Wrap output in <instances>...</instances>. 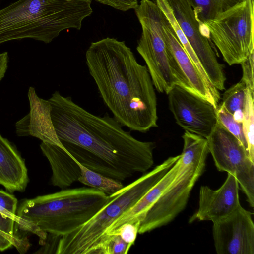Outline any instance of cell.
<instances>
[{
	"mask_svg": "<svg viewBox=\"0 0 254 254\" xmlns=\"http://www.w3.org/2000/svg\"><path fill=\"white\" fill-rule=\"evenodd\" d=\"M169 109L185 131L207 138L217 122L216 109L209 101L180 85L167 93Z\"/></svg>",
	"mask_w": 254,
	"mask_h": 254,
	"instance_id": "11",
	"label": "cell"
},
{
	"mask_svg": "<svg viewBox=\"0 0 254 254\" xmlns=\"http://www.w3.org/2000/svg\"><path fill=\"white\" fill-rule=\"evenodd\" d=\"M131 245L125 242L118 235H109L104 243L98 254H126Z\"/></svg>",
	"mask_w": 254,
	"mask_h": 254,
	"instance_id": "25",
	"label": "cell"
},
{
	"mask_svg": "<svg viewBox=\"0 0 254 254\" xmlns=\"http://www.w3.org/2000/svg\"><path fill=\"white\" fill-rule=\"evenodd\" d=\"M90 0H19L0 10V44L32 38L49 43L63 30H80Z\"/></svg>",
	"mask_w": 254,
	"mask_h": 254,
	"instance_id": "4",
	"label": "cell"
},
{
	"mask_svg": "<svg viewBox=\"0 0 254 254\" xmlns=\"http://www.w3.org/2000/svg\"><path fill=\"white\" fill-rule=\"evenodd\" d=\"M247 89V87L245 83L240 80L224 92L220 104L231 114L236 110H244Z\"/></svg>",
	"mask_w": 254,
	"mask_h": 254,
	"instance_id": "23",
	"label": "cell"
},
{
	"mask_svg": "<svg viewBox=\"0 0 254 254\" xmlns=\"http://www.w3.org/2000/svg\"><path fill=\"white\" fill-rule=\"evenodd\" d=\"M254 94L247 87L244 109V116L242 123L243 131L247 143L249 157L254 163Z\"/></svg>",
	"mask_w": 254,
	"mask_h": 254,
	"instance_id": "22",
	"label": "cell"
},
{
	"mask_svg": "<svg viewBox=\"0 0 254 254\" xmlns=\"http://www.w3.org/2000/svg\"><path fill=\"white\" fill-rule=\"evenodd\" d=\"M28 183L24 159L16 147L0 134V184L13 192L24 191Z\"/></svg>",
	"mask_w": 254,
	"mask_h": 254,
	"instance_id": "16",
	"label": "cell"
},
{
	"mask_svg": "<svg viewBox=\"0 0 254 254\" xmlns=\"http://www.w3.org/2000/svg\"><path fill=\"white\" fill-rule=\"evenodd\" d=\"M180 155L170 157L115 193L91 218L71 233L60 237L56 254H98L107 239L106 232L120 216L133 206L172 167Z\"/></svg>",
	"mask_w": 254,
	"mask_h": 254,
	"instance_id": "5",
	"label": "cell"
},
{
	"mask_svg": "<svg viewBox=\"0 0 254 254\" xmlns=\"http://www.w3.org/2000/svg\"><path fill=\"white\" fill-rule=\"evenodd\" d=\"M216 116L217 120L230 133L241 142L247 151V143L242 124L236 122L233 119L232 114L229 113L221 104L218 105L217 107Z\"/></svg>",
	"mask_w": 254,
	"mask_h": 254,
	"instance_id": "24",
	"label": "cell"
},
{
	"mask_svg": "<svg viewBox=\"0 0 254 254\" xmlns=\"http://www.w3.org/2000/svg\"><path fill=\"white\" fill-rule=\"evenodd\" d=\"M239 190L236 178L229 173L218 189L214 190L207 186H201L198 208L190 218L189 222L196 220L214 222L230 215L241 206Z\"/></svg>",
	"mask_w": 254,
	"mask_h": 254,
	"instance_id": "14",
	"label": "cell"
},
{
	"mask_svg": "<svg viewBox=\"0 0 254 254\" xmlns=\"http://www.w3.org/2000/svg\"><path fill=\"white\" fill-rule=\"evenodd\" d=\"M92 188L62 189L53 193L23 201L15 223L22 231L37 235L41 241L48 234L53 237L67 235L88 221L111 199Z\"/></svg>",
	"mask_w": 254,
	"mask_h": 254,
	"instance_id": "3",
	"label": "cell"
},
{
	"mask_svg": "<svg viewBox=\"0 0 254 254\" xmlns=\"http://www.w3.org/2000/svg\"><path fill=\"white\" fill-rule=\"evenodd\" d=\"M40 147L51 167L52 185L65 189L78 181L80 174V166L66 150L44 142H41Z\"/></svg>",
	"mask_w": 254,
	"mask_h": 254,
	"instance_id": "17",
	"label": "cell"
},
{
	"mask_svg": "<svg viewBox=\"0 0 254 254\" xmlns=\"http://www.w3.org/2000/svg\"><path fill=\"white\" fill-rule=\"evenodd\" d=\"M192 8L202 30L204 24L244 0H186Z\"/></svg>",
	"mask_w": 254,
	"mask_h": 254,
	"instance_id": "19",
	"label": "cell"
},
{
	"mask_svg": "<svg viewBox=\"0 0 254 254\" xmlns=\"http://www.w3.org/2000/svg\"><path fill=\"white\" fill-rule=\"evenodd\" d=\"M251 212L242 206L227 217L213 222L218 254H254V224Z\"/></svg>",
	"mask_w": 254,
	"mask_h": 254,
	"instance_id": "12",
	"label": "cell"
},
{
	"mask_svg": "<svg viewBox=\"0 0 254 254\" xmlns=\"http://www.w3.org/2000/svg\"><path fill=\"white\" fill-rule=\"evenodd\" d=\"M202 31L229 65L240 64L254 49V0H244L208 21Z\"/></svg>",
	"mask_w": 254,
	"mask_h": 254,
	"instance_id": "8",
	"label": "cell"
},
{
	"mask_svg": "<svg viewBox=\"0 0 254 254\" xmlns=\"http://www.w3.org/2000/svg\"><path fill=\"white\" fill-rule=\"evenodd\" d=\"M139 224L126 223L111 231L107 234L118 235L126 243L131 245L134 244L138 233Z\"/></svg>",
	"mask_w": 254,
	"mask_h": 254,
	"instance_id": "26",
	"label": "cell"
},
{
	"mask_svg": "<svg viewBox=\"0 0 254 254\" xmlns=\"http://www.w3.org/2000/svg\"><path fill=\"white\" fill-rule=\"evenodd\" d=\"M28 97L30 112L16 122L17 135L19 136L30 135L39 139L42 142L56 145L65 149L54 128L51 118V106L48 100L39 97L33 87H29Z\"/></svg>",
	"mask_w": 254,
	"mask_h": 254,
	"instance_id": "15",
	"label": "cell"
},
{
	"mask_svg": "<svg viewBox=\"0 0 254 254\" xmlns=\"http://www.w3.org/2000/svg\"><path fill=\"white\" fill-rule=\"evenodd\" d=\"M78 164L80 168L78 181L85 186L97 189L107 195L115 193L124 187L121 181L92 171L78 162Z\"/></svg>",
	"mask_w": 254,
	"mask_h": 254,
	"instance_id": "20",
	"label": "cell"
},
{
	"mask_svg": "<svg viewBox=\"0 0 254 254\" xmlns=\"http://www.w3.org/2000/svg\"><path fill=\"white\" fill-rule=\"evenodd\" d=\"M48 101L58 138L82 165L120 181L153 166L155 143L135 138L114 117L95 115L58 91Z\"/></svg>",
	"mask_w": 254,
	"mask_h": 254,
	"instance_id": "1",
	"label": "cell"
},
{
	"mask_svg": "<svg viewBox=\"0 0 254 254\" xmlns=\"http://www.w3.org/2000/svg\"><path fill=\"white\" fill-rule=\"evenodd\" d=\"M232 116L236 122L242 124L244 116V110L239 109L235 111L233 113Z\"/></svg>",
	"mask_w": 254,
	"mask_h": 254,
	"instance_id": "33",
	"label": "cell"
},
{
	"mask_svg": "<svg viewBox=\"0 0 254 254\" xmlns=\"http://www.w3.org/2000/svg\"></svg>",
	"mask_w": 254,
	"mask_h": 254,
	"instance_id": "35",
	"label": "cell"
},
{
	"mask_svg": "<svg viewBox=\"0 0 254 254\" xmlns=\"http://www.w3.org/2000/svg\"><path fill=\"white\" fill-rule=\"evenodd\" d=\"M17 199L14 195L0 190V206L11 213L16 215Z\"/></svg>",
	"mask_w": 254,
	"mask_h": 254,
	"instance_id": "29",
	"label": "cell"
},
{
	"mask_svg": "<svg viewBox=\"0 0 254 254\" xmlns=\"http://www.w3.org/2000/svg\"><path fill=\"white\" fill-rule=\"evenodd\" d=\"M180 157L166 174L129 210L117 219L107 229L106 235L126 223H138L160 197L177 174Z\"/></svg>",
	"mask_w": 254,
	"mask_h": 254,
	"instance_id": "18",
	"label": "cell"
},
{
	"mask_svg": "<svg viewBox=\"0 0 254 254\" xmlns=\"http://www.w3.org/2000/svg\"><path fill=\"white\" fill-rule=\"evenodd\" d=\"M254 49L252 50L247 57L240 64L242 68L241 80L251 92L254 94Z\"/></svg>",
	"mask_w": 254,
	"mask_h": 254,
	"instance_id": "27",
	"label": "cell"
},
{
	"mask_svg": "<svg viewBox=\"0 0 254 254\" xmlns=\"http://www.w3.org/2000/svg\"><path fill=\"white\" fill-rule=\"evenodd\" d=\"M95 0L101 4L106 5V0Z\"/></svg>",
	"mask_w": 254,
	"mask_h": 254,
	"instance_id": "34",
	"label": "cell"
},
{
	"mask_svg": "<svg viewBox=\"0 0 254 254\" xmlns=\"http://www.w3.org/2000/svg\"><path fill=\"white\" fill-rule=\"evenodd\" d=\"M155 2L159 8L163 12L170 23L180 42L182 44L184 48L195 66L196 67L204 78L208 82V83H210L209 82L206 74L203 69L197 57L184 35L177 20L175 18L172 10L167 0H155Z\"/></svg>",
	"mask_w": 254,
	"mask_h": 254,
	"instance_id": "21",
	"label": "cell"
},
{
	"mask_svg": "<svg viewBox=\"0 0 254 254\" xmlns=\"http://www.w3.org/2000/svg\"><path fill=\"white\" fill-rule=\"evenodd\" d=\"M162 29L167 48L187 89L207 100L217 109L220 99L218 90L209 83L198 71L163 12Z\"/></svg>",
	"mask_w": 254,
	"mask_h": 254,
	"instance_id": "13",
	"label": "cell"
},
{
	"mask_svg": "<svg viewBox=\"0 0 254 254\" xmlns=\"http://www.w3.org/2000/svg\"><path fill=\"white\" fill-rule=\"evenodd\" d=\"M184 35L197 57L210 83L218 90L225 89L224 66L202 32L192 8L186 0H166Z\"/></svg>",
	"mask_w": 254,
	"mask_h": 254,
	"instance_id": "10",
	"label": "cell"
},
{
	"mask_svg": "<svg viewBox=\"0 0 254 254\" xmlns=\"http://www.w3.org/2000/svg\"><path fill=\"white\" fill-rule=\"evenodd\" d=\"M176 175L140 223L138 234L164 226L185 208L190 192L202 175L208 154L207 139L185 131Z\"/></svg>",
	"mask_w": 254,
	"mask_h": 254,
	"instance_id": "6",
	"label": "cell"
},
{
	"mask_svg": "<svg viewBox=\"0 0 254 254\" xmlns=\"http://www.w3.org/2000/svg\"><path fill=\"white\" fill-rule=\"evenodd\" d=\"M106 5L122 11L135 9L138 5V0H106Z\"/></svg>",
	"mask_w": 254,
	"mask_h": 254,
	"instance_id": "30",
	"label": "cell"
},
{
	"mask_svg": "<svg viewBox=\"0 0 254 254\" xmlns=\"http://www.w3.org/2000/svg\"><path fill=\"white\" fill-rule=\"evenodd\" d=\"M8 55L7 52L0 54V82L5 76L7 69Z\"/></svg>",
	"mask_w": 254,
	"mask_h": 254,
	"instance_id": "32",
	"label": "cell"
},
{
	"mask_svg": "<svg viewBox=\"0 0 254 254\" xmlns=\"http://www.w3.org/2000/svg\"><path fill=\"white\" fill-rule=\"evenodd\" d=\"M134 10L142 28L136 50L146 63L154 87L167 94L176 85L187 89L166 45L162 11L151 0H141Z\"/></svg>",
	"mask_w": 254,
	"mask_h": 254,
	"instance_id": "7",
	"label": "cell"
},
{
	"mask_svg": "<svg viewBox=\"0 0 254 254\" xmlns=\"http://www.w3.org/2000/svg\"><path fill=\"white\" fill-rule=\"evenodd\" d=\"M211 153L219 171L234 176L251 207L254 206V163L241 142L217 122L207 138Z\"/></svg>",
	"mask_w": 254,
	"mask_h": 254,
	"instance_id": "9",
	"label": "cell"
},
{
	"mask_svg": "<svg viewBox=\"0 0 254 254\" xmlns=\"http://www.w3.org/2000/svg\"><path fill=\"white\" fill-rule=\"evenodd\" d=\"M28 243L25 239L16 236L12 237L0 232V251L14 246L21 253H24L28 248Z\"/></svg>",
	"mask_w": 254,
	"mask_h": 254,
	"instance_id": "28",
	"label": "cell"
},
{
	"mask_svg": "<svg viewBox=\"0 0 254 254\" xmlns=\"http://www.w3.org/2000/svg\"><path fill=\"white\" fill-rule=\"evenodd\" d=\"M15 221L0 213V231L12 237L16 236L14 234V224Z\"/></svg>",
	"mask_w": 254,
	"mask_h": 254,
	"instance_id": "31",
	"label": "cell"
},
{
	"mask_svg": "<svg viewBox=\"0 0 254 254\" xmlns=\"http://www.w3.org/2000/svg\"><path fill=\"white\" fill-rule=\"evenodd\" d=\"M85 58L104 103L123 126L142 133L157 127L150 75L124 41L107 37L92 42Z\"/></svg>",
	"mask_w": 254,
	"mask_h": 254,
	"instance_id": "2",
	"label": "cell"
}]
</instances>
